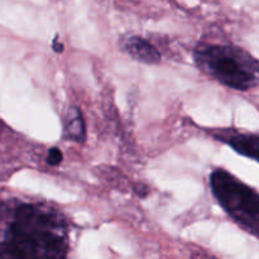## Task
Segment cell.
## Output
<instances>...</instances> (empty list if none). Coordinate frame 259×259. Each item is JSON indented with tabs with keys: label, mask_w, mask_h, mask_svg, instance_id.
I'll list each match as a JSON object with an SVG mask.
<instances>
[{
	"label": "cell",
	"mask_w": 259,
	"mask_h": 259,
	"mask_svg": "<svg viewBox=\"0 0 259 259\" xmlns=\"http://www.w3.org/2000/svg\"><path fill=\"white\" fill-rule=\"evenodd\" d=\"M85 131V123H83L81 111L77 108H71L67 113V119H66V137L71 141L82 142L86 136Z\"/></svg>",
	"instance_id": "cell-6"
},
{
	"label": "cell",
	"mask_w": 259,
	"mask_h": 259,
	"mask_svg": "<svg viewBox=\"0 0 259 259\" xmlns=\"http://www.w3.org/2000/svg\"><path fill=\"white\" fill-rule=\"evenodd\" d=\"M5 239L24 248L39 259H67V229L56 212L37 206L22 205Z\"/></svg>",
	"instance_id": "cell-1"
},
{
	"label": "cell",
	"mask_w": 259,
	"mask_h": 259,
	"mask_svg": "<svg viewBox=\"0 0 259 259\" xmlns=\"http://www.w3.org/2000/svg\"><path fill=\"white\" fill-rule=\"evenodd\" d=\"M210 186L227 214L252 234L259 235V192L223 168L211 172Z\"/></svg>",
	"instance_id": "cell-3"
},
{
	"label": "cell",
	"mask_w": 259,
	"mask_h": 259,
	"mask_svg": "<svg viewBox=\"0 0 259 259\" xmlns=\"http://www.w3.org/2000/svg\"><path fill=\"white\" fill-rule=\"evenodd\" d=\"M63 159V154L61 152V149L58 148H51L50 152H48V157H47V163L50 166H58V164L62 162Z\"/></svg>",
	"instance_id": "cell-8"
},
{
	"label": "cell",
	"mask_w": 259,
	"mask_h": 259,
	"mask_svg": "<svg viewBox=\"0 0 259 259\" xmlns=\"http://www.w3.org/2000/svg\"><path fill=\"white\" fill-rule=\"evenodd\" d=\"M0 259H39L34 254L19 247L15 243L5 239L0 242Z\"/></svg>",
	"instance_id": "cell-7"
},
{
	"label": "cell",
	"mask_w": 259,
	"mask_h": 259,
	"mask_svg": "<svg viewBox=\"0 0 259 259\" xmlns=\"http://www.w3.org/2000/svg\"><path fill=\"white\" fill-rule=\"evenodd\" d=\"M228 144L237 153L259 162V136L257 134H234L228 139Z\"/></svg>",
	"instance_id": "cell-5"
},
{
	"label": "cell",
	"mask_w": 259,
	"mask_h": 259,
	"mask_svg": "<svg viewBox=\"0 0 259 259\" xmlns=\"http://www.w3.org/2000/svg\"><path fill=\"white\" fill-rule=\"evenodd\" d=\"M195 60L223 85L247 91L258 83V62L234 46L211 45L199 47Z\"/></svg>",
	"instance_id": "cell-2"
},
{
	"label": "cell",
	"mask_w": 259,
	"mask_h": 259,
	"mask_svg": "<svg viewBox=\"0 0 259 259\" xmlns=\"http://www.w3.org/2000/svg\"><path fill=\"white\" fill-rule=\"evenodd\" d=\"M53 48H55L56 52H62V51H63V46L61 45L60 42H58L57 38H56L55 42H53Z\"/></svg>",
	"instance_id": "cell-9"
},
{
	"label": "cell",
	"mask_w": 259,
	"mask_h": 259,
	"mask_svg": "<svg viewBox=\"0 0 259 259\" xmlns=\"http://www.w3.org/2000/svg\"><path fill=\"white\" fill-rule=\"evenodd\" d=\"M121 50L139 62L153 65L161 60L158 50L149 40L138 35H131L121 40Z\"/></svg>",
	"instance_id": "cell-4"
}]
</instances>
